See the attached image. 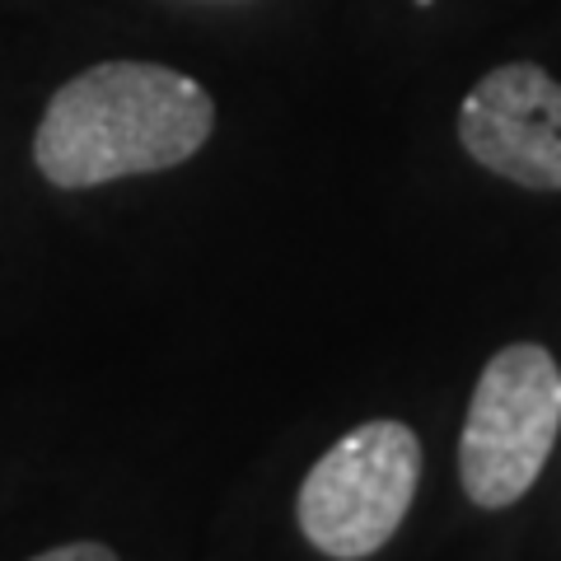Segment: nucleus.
I'll use <instances>...</instances> for the list:
<instances>
[{
    "label": "nucleus",
    "instance_id": "nucleus-6",
    "mask_svg": "<svg viewBox=\"0 0 561 561\" xmlns=\"http://www.w3.org/2000/svg\"><path fill=\"white\" fill-rule=\"evenodd\" d=\"M416 5H435V0H416Z\"/></svg>",
    "mask_w": 561,
    "mask_h": 561
},
{
    "label": "nucleus",
    "instance_id": "nucleus-2",
    "mask_svg": "<svg viewBox=\"0 0 561 561\" xmlns=\"http://www.w3.org/2000/svg\"><path fill=\"white\" fill-rule=\"evenodd\" d=\"M561 431V370L548 346L515 342L486 360L472 389L463 435H459V478L472 505L505 511L529 496L538 472Z\"/></svg>",
    "mask_w": 561,
    "mask_h": 561
},
{
    "label": "nucleus",
    "instance_id": "nucleus-3",
    "mask_svg": "<svg viewBox=\"0 0 561 561\" xmlns=\"http://www.w3.org/2000/svg\"><path fill=\"white\" fill-rule=\"evenodd\" d=\"M421 486V440L402 421H365L346 431L295 496L300 534L323 557H375L412 511Z\"/></svg>",
    "mask_w": 561,
    "mask_h": 561
},
{
    "label": "nucleus",
    "instance_id": "nucleus-4",
    "mask_svg": "<svg viewBox=\"0 0 561 561\" xmlns=\"http://www.w3.org/2000/svg\"><path fill=\"white\" fill-rule=\"evenodd\" d=\"M463 150L534 192H561V84L534 61L496 66L459 108Z\"/></svg>",
    "mask_w": 561,
    "mask_h": 561
},
{
    "label": "nucleus",
    "instance_id": "nucleus-1",
    "mask_svg": "<svg viewBox=\"0 0 561 561\" xmlns=\"http://www.w3.org/2000/svg\"><path fill=\"white\" fill-rule=\"evenodd\" d=\"M216 103L197 80L154 61H103L51 94L33 131V160L51 187H99L192 160Z\"/></svg>",
    "mask_w": 561,
    "mask_h": 561
},
{
    "label": "nucleus",
    "instance_id": "nucleus-5",
    "mask_svg": "<svg viewBox=\"0 0 561 561\" xmlns=\"http://www.w3.org/2000/svg\"><path fill=\"white\" fill-rule=\"evenodd\" d=\"M28 561H117V552L108 548V542H61V548H47L38 557H28Z\"/></svg>",
    "mask_w": 561,
    "mask_h": 561
}]
</instances>
